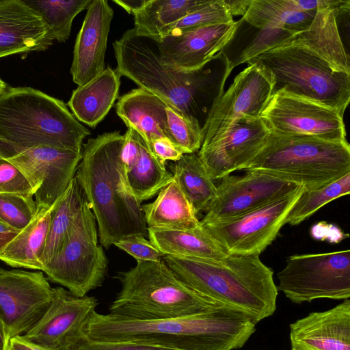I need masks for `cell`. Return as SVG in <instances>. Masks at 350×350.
I'll return each instance as SVG.
<instances>
[{
	"instance_id": "52a82bcc",
	"label": "cell",
	"mask_w": 350,
	"mask_h": 350,
	"mask_svg": "<svg viewBox=\"0 0 350 350\" xmlns=\"http://www.w3.org/2000/svg\"><path fill=\"white\" fill-rule=\"evenodd\" d=\"M240 171H258L319 189L350 173V146L305 135L269 132L254 158Z\"/></svg>"
},
{
	"instance_id": "74e56055",
	"label": "cell",
	"mask_w": 350,
	"mask_h": 350,
	"mask_svg": "<svg viewBox=\"0 0 350 350\" xmlns=\"http://www.w3.org/2000/svg\"><path fill=\"white\" fill-rule=\"evenodd\" d=\"M33 196L0 193V219L20 232L33 219L37 211Z\"/></svg>"
},
{
	"instance_id": "484cf974",
	"label": "cell",
	"mask_w": 350,
	"mask_h": 350,
	"mask_svg": "<svg viewBox=\"0 0 350 350\" xmlns=\"http://www.w3.org/2000/svg\"><path fill=\"white\" fill-rule=\"evenodd\" d=\"M54 206L38 207L31 222L0 253V260L12 267L43 271V254Z\"/></svg>"
},
{
	"instance_id": "7dc6e473",
	"label": "cell",
	"mask_w": 350,
	"mask_h": 350,
	"mask_svg": "<svg viewBox=\"0 0 350 350\" xmlns=\"http://www.w3.org/2000/svg\"><path fill=\"white\" fill-rule=\"evenodd\" d=\"M146 1L147 0H113L115 3L133 15L144 6Z\"/></svg>"
},
{
	"instance_id": "4dcf8cb0",
	"label": "cell",
	"mask_w": 350,
	"mask_h": 350,
	"mask_svg": "<svg viewBox=\"0 0 350 350\" xmlns=\"http://www.w3.org/2000/svg\"><path fill=\"white\" fill-rule=\"evenodd\" d=\"M317 11L296 10L291 0H252L242 19L256 28L282 29L297 34L308 29Z\"/></svg>"
},
{
	"instance_id": "cb8c5ba5",
	"label": "cell",
	"mask_w": 350,
	"mask_h": 350,
	"mask_svg": "<svg viewBox=\"0 0 350 350\" xmlns=\"http://www.w3.org/2000/svg\"><path fill=\"white\" fill-rule=\"evenodd\" d=\"M120 77L116 69L107 66L72 92L68 105L79 122L95 128L104 119L118 97Z\"/></svg>"
},
{
	"instance_id": "7c38bea8",
	"label": "cell",
	"mask_w": 350,
	"mask_h": 350,
	"mask_svg": "<svg viewBox=\"0 0 350 350\" xmlns=\"http://www.w3.org/2000/svg\"><path fill=\"white\" fill-rule=\"evenodd\" d=\"M260 118L274 133L347 142L343 117L336 110L283 91L271 96Z\"/></svg>"
},
{
	"instance_id": "4316f807",
	"label": "cell",
	"mask_w": 350,
	"mask_h": 350,
	"mask_svg": "<svg viewBox=\"0 0 350 350\" xmlns=\"http://www.w3.org/2000/svg\"><path fill=\"white\" fill-rule=\"evenodd\" d=\"M148 228L189 230L201 226L192 205L174 178L152 202L142 206Z\"/></svg>"
},
{
	"instance_id": "ab89813d",
	"label": "cell",
	"mask_w": 350,
	"mask_h": 350,
	"mask_svg": "<svg viewBox=\"0 0 350 350\" xmlns=\"http://www.w3.org/2000/svg\"><path fill=\"white\" fill-rule=\"evenodd\" d=\"M0 193H16L34 196L29 182L21 170L0 156Z\"/></svg>"
},
{
	"instance_id": "b9f144b4",
	"label": "cell",
	"mask_w": 350,
	"mask_h": 350,
	"mask_svg": "<svg viewBox=\"0 0 350 350\" xmlns=\"http://www.w3.org/2000/svg\"><path fill=\"white\" fill-rule=\"evenodd\" d=\"M139 155V134L134 129L128 127L124 135V142L120 152L123 176L136 165Z\"/></svg>"
},
{
	"instance_id": "ac0fdd59",
	"label": "cell",
	"mask_w": 350,
	"mask_h": 350,
	"mask_svg": "<svg viewBox=\"0 0 350 350\" xmlns=\"http://www.w3.org/2000/svg\"><path fill=\"white\" fill-rule=\"evenodd\" d=\"M269 132L260 118L241 117L221 137L202 144L198 154L211 179L221 180L252 161Z\"/></svg>"
},
{
	"instance_id": "83f0119b",
	"label": "cell",
	"mask_w": 350,
	"mask_h": 350,
	"mask_svg": "<svg viewBox=\"0 0 350 350\" xmlns=\"http://www.w3.org/2000/svg\"><path fill=\"white\" fill-rule=\"evenodd\" d=\"M149 240L164 256L219 260L227 253L202 226L189 230L148 228Z\"/></svg>"
},
{
	"instance_id": "f6af8a7d",
	"label": "cell",
	"mask_w": 350,
	"mask_h": 350,
	"mask_svg": "<svg viewBox=\"0 0 350 350\" xmlns=\"http://www.w3.org/2000/svg\"><path fill=\"white\" fill-rule=\"evenodd\" d=\"M7 350H51L40 345L32 342L23 335L11 338L8 344Z\"/></svg>"
},
{
	"instance_id": "5b68a950",
	"label": "cell",
	"mask_w": 350,
	"mask_h": 350,
	"mask_svg": "<svg viewBox=\"0 0 350 350\" xmlns=\"http://www.w3.org/2000/svg\"><path fill=\"white\" fill-rule=\"evenodd\" d=\"M90 134L59 99L29 87H8L0 96V149L48 146L82 152Z\"/></svg>"
},
{
	"instance_id": "5bb4252c",
	"label": "cell",
	"mask_w": 350,
	"mask_h": 350,
	"mask_svg": "<svg viewBox=\"0 0 350 350\" xmlns=\"http://www.w3.org/2000/svg\"><path fill=\"white\" fill-rule=\"evenodd\" d=\"M98 304L94 297H77L63 287L53 288L46 310L23 336L51 350H72L88 341L87 326Z\"/></svg>"
},
{
	"instance_id": "44dd1931",
	"label": "cell",
	"mask_w": 350,
	"mask_h": 350,
	"mask_svg": "<svg viewBox=\"0 0 350 350\" xmlns=\"http://www.w3.org/2000/svg\"><path fill=\"white\" fill-rule=\"evenodd\" d=\"M291 350H350V300L290 325Z\"/></svg>"
},
{
	"instance_id": "f35d334b",
	"label": "cell",
	"mask_w": 350,
	"mask_h": 350,
	"mask_svg": "<svg viewBox=\"0 0 350 350\" xmlns=\"http://www.w3.org/2000/svg\"><path fill=\"white\" fill-rule=\"evenodd\" d=\"M233 21L224 0H209L201 8L181 18L172 28L170 34L185 29Z\"/></svg>"
},
{
	"instance_id": "7bdbcfd3",
	"label": "cell",
	"mask_w": 350,
	"mask_h": 350,
	"mask_svg": "<svg viewBox=\"0 0 350 350\" xmlns=\"http://www.w3.org/2000/svg\"><path fill=\"white\" fill-rule=\"evenodd\" d=\"M72 350H176L152 345L129 342L85 341Z\"/></svg>"
},
{
	"instance_id": "ffe728a7",
	"label": "cell",
	"mask_w": 350,
	"mask_h": 350,
	"mask_svg": "<svg viewBox=\"0 0 350 350\" xmlns=\"http://www.w3.org/2000/svg\"><path fill=\"white\" fill-rule=\"evenodd\" d=\"M113 10L107 0H92L74 46L70 74L81 86L105 69V56Z\"/></svg>"
},
{
	"instance_id": "f546056e",
	"label": "cell",
	"mask_w": 350,
	"mask_h": 350,
	"mask_svg": "<svg viewBox=\"0 0 350 350\" xmlns=\"http://www.w3.org/2000/svg\"><path fill=\"white\" fill-rule=\"evenodd\" d=\"M236 30L220 51L228 59L232 70L269 49L287 44L295 35L282 29L256 28L244 21H237Z\"/></svg>"
},
{
	"instance_id": "e575fe53",
	"label": "cell",
	"mask_w": 350,
	"mask_h": 350,
	"mask_svg": "<svg viewBox=\"0 0 350 350\" xmlns=\"http://www.w3.org/2000/svg\"><path fill=\"white\" fill-rule=\"evenodd\" d=\"M23 1L35 10L49 28L51 39L64 42L70 37L75 16L87 9L92 0H42Z\"/></svg>"
},
{
	"instance_id": "8fae6325",
	"label": "cell",
	"mask_w": 350,
	"mask_h": 350,
	"mask_svg": "<svg viewBox=\"0 0 350 350\" xmlns=\"http://www.w3.org/2000/svg\"><path fill=\"white\" fill-rule=\"evenodd\" d=\"M304 187L238 217L202 224L227 254L260 255L275 239Z\"/></svg>"
},
{
	"instance_id": "d4e9b609",
	"label": "cell",
	"mask_w": 350,
	"mask_h": 350,
	"mask_svg": "<svg viewBox=\"0 0 350 350\" xmlns=\"http://www.w3.org/2000/svg\"><path fill=\"white\" fill-rule=\"evenodd\" d=\"M337 8L318 9L308 29L294 35L287 44L304 46L337 70L350 74L349 53L345 48L336 21L334 10Z\"/></svg>"
},
{
	"instance_id": "8d00e7d4",
	"label": "cell",
	"mask_w": 350,
	"mask_h": 350,
	"mask_svg": "<svg viewBox=\"0 0 350 350\" xmlns=\"http://www.w3.org/2000/svg\"><path fill=\"white\" fill-rule=\"evenodd\" d=\"M167 138L184 154L198 152L204 135L199 121L191 116L182 114L167 105Z\"/></svg>"
},
{
	"instance_id": "1f68e13d",
	"label": "cell",
	"mask_w": 350,
	"mask_h": 350,
	"mask_svg": "<svg viewBox=\"0 0 350 350\" xmlns=\"http://www.w3.org/2000/svg\"><path fill=\"white\" fill-rule=\"evenodd\" d=\"M139 143L138 161L124 179L131 194L142 203L158 193L174 177L166 169L165 163L155 156L140 134Z\"/></svg>"
},
{
	"instance_id": "30bf717a",
	"label": "cell",
	"mask_w": 350,
	"mask_h": 350,
	"mask_svg": "<svg viewBox=\"0 0 350 350\" xmlns=\"http://www.w3.org/2000/svg\"><path fill=\"white\" fill-rule=\"evenodd\" d=\"M278 290L296 304L350 297V251L291 256L277 274Z\"/></svg>"
},
{
	"instance_id": "d6a6232c",
	"label": "cell",
	"mask_w": 350,
	"mask_h": 350,
	"mask_svg": "<svg viewBox=\"0 0 350 350\" xmlns=\"http://www.w3.org/2000/svg\"><path fill=\"white\" fill-rule=\"evenodd\" d=\"M169 168L196 214L206 211L217 185L208 174L198 152L185 154Z\"/></svg>"
},
{
	"instance_id": "d590c367",
	"label": "cell",
	"mask_w": 350,
	"mask_h": 350,
	"mask_svg": "<svg viewBox=\"0 0 350 350\" xmlns=\"http://www.w3.org/2000/svg\"><path fill=\"white\" fill-rule=\"evenodd\" d=\"M349 193L350 173L319 189H304L290 210L285 222L291 226L298 225L327 203Z\"/></svg>"
},
{
	"instance_id": "c3c4849f",
	"label": "cell",
	"mask_w": 350,
	"mask_h": 350,
	"mask_svg": "<svg viewBox=\"0 0 350 350\" xmlns=\"http://www.w3.org/2000/svg\"><path fill=\"white\" fill-rule=\"evenodd\" d=\"M17 234L18 232L0 233V253Z\"/></svg>"
},
{
	"instance_id": "d6986e66",
	"label": "cell",
	"mask_w": 350,
	"mask_h": 350,
	"mask_svg": "<svg viewBox=\"0 0 350 350\" xmlns=\"http://www.w3.org/2000/svg\"><path fill=\"white\" fill-rule=\"evenodd\" d=\"M237 25L234 21L175 31L157 43L160 59L165 66L178 72L199 70L228 44Z\"/></svg>"
},
{
	"instance_id": "ee69618b",
	"label": "cell",
	"mask_w": 350,
	"mask_h": 350,
	"mask_svg": "<svg viewBox=\"0 0 350 350\" xmlns=\"http://www.w3.org/2000/svg\"><path fill=\"white\" fill-rule=\"evenodd\" d=\"M150 148L162 162L177 161L183 154V151L167 138H158L152 140Z\"/></svg>"
},
{
	"instance_id": "bcb514c9",
	"label": "cell",
	"mask_w": 350,
	"mask_h": 350,
	"mask_svg": "<svg viewBox=\"0 0 350 350\" xmlns=\"http://www.w3.org/2000/svg\"><path fill=\"white\" fill-rule=\"evenodd\" d=\"M232 16L246 13L252 0H224Z\"/></svg>"
},
{
	"instance_id": "4fadbf2b",
	"label": "cell",
	"mask_w": 350,
	"mask_h": 350,
	"mask_svg": "<svg viewBox=\"0 0 350 350\" xmlns=\"http://www.w3.org/2000/svg\"><path fill=\"white\" fill-rule=\"evenodd\" d=\"M0 156L25 175L33 188L37 207H49L75 178L82 152L40 146L21 150L0 149Z\"/></svg>"
},
{
	"instance_id": "9c48e42d",
	"label": "cell",
	"mask_w": 350,
	"mask_h": 350,
	"mask_svg": "<svg viewBox=\"0 0 350 350\" xmlns=\"http://www.w3.org/2000/svg\"><path fill=\"white\" fill-rule=\"evenodd\" d=\"M98 235L94 215L85 198L59 252L44 267L47 279L77 297L102 286L108 260Z\"/></svg>"
},
{
	"instance_id": "603a6c76",
	"label": "cell",
	"mask_w": 350,
	"mask_h": 350,
	"mask_svg": "<svg viewBox=\"0 0 350 350\" xmlns=\"http://www.w3.org/2000/svg\"><path fill=\"white\" fill-rule=\"evenodd\" d=\"M167 105L156 95L138 88L119 98L116 111L127 128L137 131L150 146L155 139L167 138Z\"/></svg>"
},
{
	"instance_id": "f1b7e54d",
	"label": "cell",
	"mask_w": 350,
	"mask_h": 350,
	"mask_svg": "<svg viewBox=\"0 0 350 350\" xmlns=\"http://www.w3.org/2000/svg\"><path fill=\"white\" fill-rule=\"evenodd\" d=\"M209 0H147L134 14L135 35L156 43L169 36L174 25L183 17L198 10Z\"/></svg>"
},
{
	"instance_id": "836d02e7",
	"label": "cell",
	"mask_w": 350,
	"mask_h": 350,
	"mask_svg": "<svg viewBox=\"0 0 350 350\" xmlns=\"http://www.w3.org/2000/svg\"><path fill=\"white\" fill-rule=\"evenodd\" d=\"M84 200L83 191L75 176L66 191L55 202L43 254L44 267L59 252Z\"/></svg>"
},
{
	"instance_id": "7a4b0ae2",
	"label": "cell",
	"mask_w": 350,
	"mask_h": 350,
	"mask_svg": "<svg viewBox=\"0 0 350 350\" xmlns=\"http://www.w3.org/2000/svg\"><path fill=\"white\" fill-rule=\"evenodd\" d=\"M116 70L139 88L163 100L183 115L196 118L204 126L212 108L223 94L232 68L221 52L202 69L189 73L165 66L158 52L135 35L133 28L113 44Z\"/></svg>"
},
{
	"instance_id": "3957f363",
	"label": "cell",
	"mask_w": 350,
	"mask_h": 350,
	"mask_svg": "<svg viewBox=\"0 0 350 350\" xmlns=\"http://www.w3.org/2000/svg\"><path fill=\"white\" fill-rule=\"evenodd\" d=\"M123 142L119 131L90 138L83 144L75 174L94 215L100 243L107 250L129 237H148L142 203L131 194L122 174Z\"/></svg>"
},
{
	"instance_id": "e0dca14e",
	"label": "cell",
	"mask_w": 350,
	"mask_h": 350,
	"mask_svg": "<svg viewBox=\"0 0 350 350\" xmlns=\"http://www.w3.org/2000/svg\"><path fill=\"white\" fill-rule=\"evenodd\" d=\"M53 297V288L42 271L0 272V319L8 340L29 330L42 317Z\"/></svg>"
},
{
	"instance_id": "816d5d0a",
	"label": "cell",
	"mask_w": 350,
	"mask_h": 350,
	"mask_svg": "<svg viewBox=\"0 0 350 350\" xmlns=\"http://www.w3.org/2000/svg\"><path fill=\"white\" fill-rule=\"evenodd\" d=\"M8 88L7 84L0 77V96Z\"/></svg>"
},
{
	"instance_id": "ba28073f",
	"label": "cell",
	"mask_w": 350,
	"mask_h": 350,
	"mask_svg": "<svg viewBox=\"0 0 350 350\" xmlns=\"http://www.w3.org/2000/svg\"><path fill=\"white\" fill-rule=\"evenodd\" d=\"M271 76L273 94L283 91L336 110L342 117L350 100V74L338 71L312 50L296 44H283L247 62Z\"/></svg>"
},
{
	"instance_id": "681fc988",
	"label": "cell",
	"mask_w": 350,
	"mask_h": 350,
	"mask_svg": "<svg viewBox=\"0 0 350 350\" xmlns=\"http://www.w3.org/2000/svg\"><path fill=\"white\" fill-rule=\"evenodd\" d=\"M8 341L5 326L0 319V350H7Z\"/></svg>"
},
{
	"instance_id": "9a60e30c",
	"label": "cell",
	"mask_w": 350,
	"mask_h": 350,
	"mask_svg": "<svg viewBox=\"0 0 350 350\" xmlns=\"http://www.w3.org/2000/svg\"><path fill=\"white\" fill-rule=\"evenodd\" d=\"M301 185L258 171L241 176L228 175L217 185L212 200L200 223L208 224L231 219L275 199Z\"/></svg>"
},
{
	"instance_id": "277c9868",
	"label": "cell",
	"mask_w": 350,
	"mask_h": 350,
	"mask_svg": "<svg viewBox=\"0 0 350 350\" xmlns=\"http://www.w3.org/2000/svg\"><path fill=\"white\" fill-rule=\"evenodd\" d=\"M162 260L198 294L241 310L257 323L276 310L273 273L260 255L227 254L219 260L166 255Z\"/></svg>"
},
{
	"instance_id": "6da1fadb",
	"label": "cell",
	"mask_w": 350,
	"mask_h": 350,
	"mask_svg": "<svg viewBox=\"0 0 350 350\" xmlns=\"http://www.w3.org/2000/svg\"><path fill=\"white\" fill-rule=\"evenodd\" d=\"M257 323L247 314L226 305L198 315L163 320L95 312L86 336L90 341L144 343L176 350H235L248 340Z\"/></svg>"
},
{
	"instance_id": "7402d4cb",
	"label": "cell",
	"mask_w": 350,
	"mask_h": 350,
	"mask_svg": "<svg viewBox=\"0 0 350 350\" xmlns=\"http://www.w3.org/2000/svg\"><path fill=\"white\" fill-rule=\"evenodd\" d=\"M52 43L42 17L23 0H0V57L43 51Z\"/></svg>"
},
{
	"instance_id": "f907efd6",
	"label": "cell",
	"mask_w": 350,
	"mask_h": 350,
	"mask_svg": "<svg viewBox=\"0 0 350 350\" xmlns=\"http://www.w3.org/2000/svg\"><path fill=\"white\" fill-rule=\"evenodd\" d=\"M5 232H18L16 230L13 229L12 228L8 226L6 224L3 222L0 219V233H5Z\"/></svg>"
},
{
	"instance_id": "2e32d148",
	"label": "cell",
	"mask_w": 350,
	"mask_h": 350,
	"mask_svg": "<svg viewBox=\"0 0 350 350\" xmlns=\"http://www.w3.org/2000/svg\"><path fill=\"white\" fill-rule=\"evenodd\" d=\"M273 87L272 79L263 68L249 64L212 108L202 126V144L221 137L241 117L260 118L273 95Z\"/></svg>"
},
{
	"instance_id": "60d3db41",
	"label": "cell",
	"mask_w": 350,
	"mask_h": 350,
	"mask_svg": "<svg viewBox=\"0 0 350 350\" xmlns=\"http://www.w3.org/2000/svg\"><path fill=\"white\" fill-rule=\"evenodd\" d=\"M113 245L133 257L137 262H157L164 256L150 240L142 235L129 237Z\"/></svg>"
},
{
	"instance_id": "8992f818",
	"label": "cell",
	"mask_w": 350,
	"mask_h": 350,
	"mask_svg": "<svg viewBox=\"0 0 350 350\" xmlns=\"http://www.w3.org/2000/svg\"><path fill=\"white\" fill-rule=\"evenodd\" d=\"M121 286L109 314L136 320H163L207 312L224 305L205 297L183 283L161 259L137 262L114 276Z\"/></svg>"
}]
</instances>
